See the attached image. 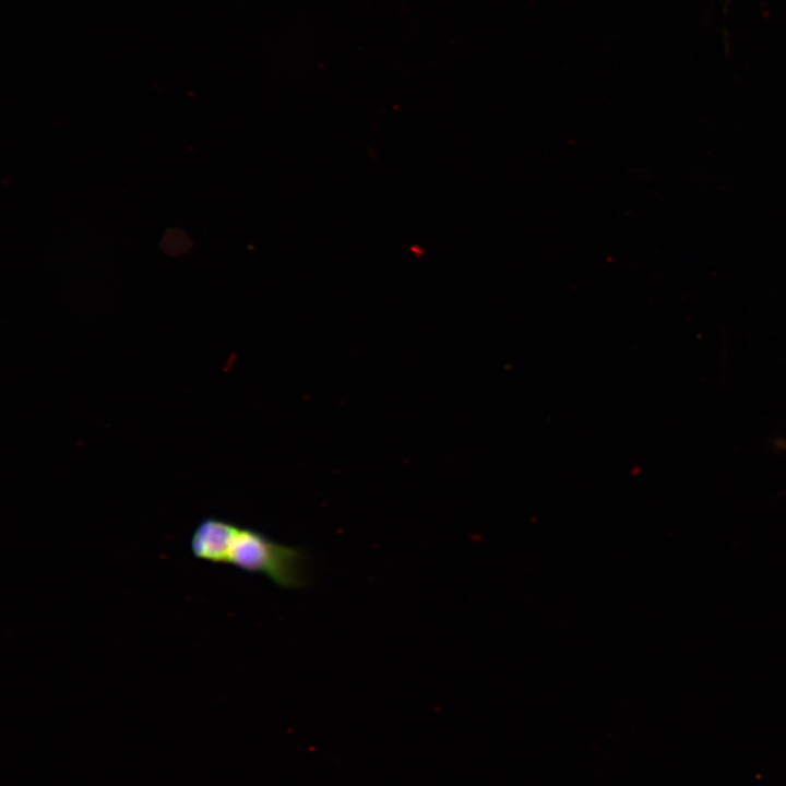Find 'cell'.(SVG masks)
Here are the masks:
<instances>
[{
	"label": "cell",
	"mask_w": 786,
	"mask_h": 786,
	"mask_svg": "<svg viewBox=\"0 0 786 786\" xmlns=\"http://www.w3.org/2000/svg\"><path fill=\"white\" fill-rule=\"evenodd\" d=\"M223 564L262 574L284 588H297L306 583L307 559L300 549L237 524L229 535Z\"/></svg>",
	"instance_id": "cell-1"
},
{
	"label": "cell",
	"mask_w": 786,
	"mask_h": 786,
	"mask_svg": "<svg viewBox=\"0 0 786 786\" xmlns=\"http://www.w3.org/2000/svg\"><path fill=\"white\" fill-rule=\"evenodd\" d=\"M235 523L216 517H205L192 533V555L211 563H223L226 545Z\"/></svg>",
	"instance_id": "cell-2"
}]
</instances>
